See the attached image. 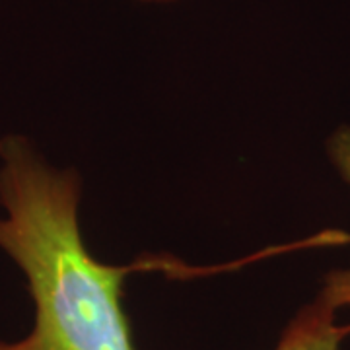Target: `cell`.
<instances>
[{"mask_svg": "<svg viewBox=\"0 0 350 350\" xmlns=\"http://www.w3.org/2000/svg\"><path fill=\"white\" fill-rule=\"evenodd\" d=\"M144 2H174V0H144Z\"/></svg>", "mask_w": 350, "mask_h": 350, "instance_id": "277c9868", "label": "cell"}, {"mask_svg": "<svg viewBox=\"0 0 350 350\" xmlns=\"http://www.w3.org/2000/svg\"><path fill=\"white\" fill-rule=\"evenodd\" d=\"M350 327L337 323V310L317 296L288 323L273 350H338Z\"/></svg>", "mask_w": 350, "mask_h": 350, "instance_id": "7a4b0ae2", "label": "cell"}, {"mask_svg": "<svg viewBox=\"0 0 350 350\" xmlns=\"http://www.w3.org/2000/svg\"><path fill=\"white\" fill-rule=\"evenodd\" d=\"M80 177L20 135L0 138V250L22 271L36 319L0 350H137L123 284L144 265L98 261L82 239Z\"/></svg>", "mask_w": 350, "mask_h": 350, "instance_id": "6da1fadb", "label": "cell"}, {"mask_svg": "<svg viewBox=\"0 0 350 350\" xmlns=\"http://www.w3.org/2000/svg\"><path fill=\"white\" fill-rule=\"evenodd\" d=\"M329 158L335 163L340 177L350 185V126H340L329 138ZM319 296L335 310L350 308V269L333 271L327 275Z\"/></svg>", "mask_w": 350, "mask_h": 350, "instance_id": "3957f363", "label": "cell"}]
</instances>
